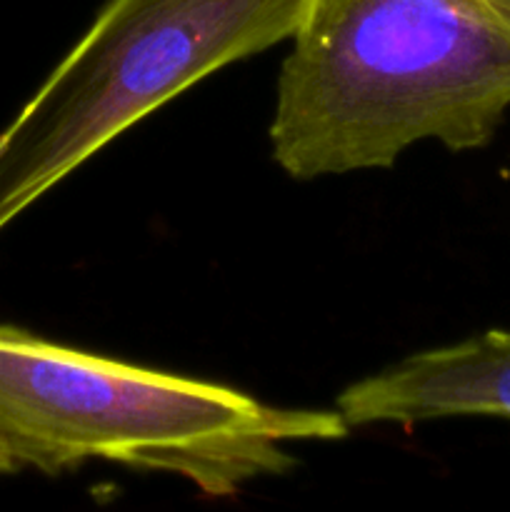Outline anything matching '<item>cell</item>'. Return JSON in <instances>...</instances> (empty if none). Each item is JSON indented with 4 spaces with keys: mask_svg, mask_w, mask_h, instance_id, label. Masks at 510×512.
<instances>
[{
    "mask_svg": "<svg viewBox=\"0 0 510 512\" xmlns=\"http://www.w3.org/2000/svg\"><path fill=\"white\" fill-rule=\"evenodd\" d=\"M270 123L298 180L390 168L440 140L483 148L510 108V28L485 0H313Z\"/></svg>",
    "mask_w": 510,
    "mask_h": 512,
    "instance_id": "cell-1",
    "label": "cell"
},
{
    "mask_svg": "<svg viewBox=\"0 0 510 512\" xmlns=\"http://www.w3.org/2000/svg\"><path fill=\"white\" fill-rule=\"evenodd\" d=\"M340 413L280 410L0 328V473H60L85 460L160 470L208 495L293 468L285 445L343 438Z\"/></svg>",
    "mask_w": 510,
    "mask_h": 512,
    "instance_id": "cell-2",
    "label": "cell"
},
{
    "mask_svg": "<svg viewBox=\"0 0 510 512\" xmlns=\"http://www.w3.org/2000/svg\"><path fill=\"white\" fill-rule=\"evenodd\" d=\"M313 0H110L0 135V228L205 75L293 38Z\"/></svg>",
    "mask_w": 510,
    "mask_h": 512,
    "instance_id": "cell-3",
    "label": "cell"
},
{
    "mask_svg": "<svg viewBox=\"0 0 510 512\" xmlns=\"http://www.w3.org/2000/svg\"><path fill=\"white\" fill-rule=\"evenodd\" d=\"M345 425L420 423L455 415L510 420V333L488 330L425 350L350 385L338 398Z\"/></svg>",
    "mask_w": 510,
    "mask_h": 512,
    "instance_id": "cell-4",
    "label": "cell"
},
{
    "mask_svg": "<svg viewBox=\"0 0 510 512\" xmlns=\"http://www.w3.org/2000/svg\"><path fill=\"white\" fill-rule=\"evenodd\" d=\"M485 3H488L490 8H493V13L510 28V0H485Z\"/></svg>",
    "mask_w": 510,
    "mask_h": 512,
    "instance_id": "cell-5",
    "label": "cell"
}]
</instances>
